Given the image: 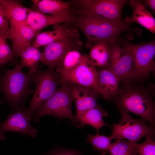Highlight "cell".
<instances>
[{
  "label": "cell",
  "instance_id": "2",
  "mask_svg": "<svg viewBox=\"0 0 155 155\" xmlns=\"http://www.w3.org/2000/svg\"><path fill=\"white\" fill-rule=\"evenodd\" d=\"M118 94L116 104L121 112L134 113L154 127L155 104L146 90L141 88H129Z\"/></svg>",
  "mask_w": 155,
  "mask_h": 155
},
{
  "label": "cell",
  "instance_id": "10",
  "mask_svg": "<svg viewBox=\"0 0 155 155\" xmlns=\"http://www.w3.org/2000/svg\"><path fill=\"white\" fill-rule=\"evenodd\" d=\"M97 75L96 67L92 63L88 56L84 54L78 65L69 73L66 83L96 89Z\"/></svg>",
  "mask_w": 155,
  "mask_h": 155
},
{
  "label": "cell",
  "instance_id": "1",
  "mask_svg": "<svg viewBox=\"0 0 155 155\" xmlns=\"http://www.w3.org/2000/svg\"><path fill=\"white\" fill-rule=\"evenodd\" d=\"M72 6L70 24L83 32L86 39L85 45L87 48L98 42H117L121 34L130 30L125 24L110 22Z\"/></svg>",
  "mask_w": 155,
  "mask_h": 155
},
{
  "label": "cell",
  "instance_id": "22",
  "mask_svg": "<svg viewBox=\"0 0 155 155\" xmlns=\"http://www.w3.org/2000/svg\"><path fill=\"white\" fill-rule=\"evenodd\" d=\"M1 1L0 10L7 18L9 24L20 23L25 21L28 15L26 7L16 1Z\"/></svg>",
  "mask_w": 155,
  "mask_h": 155
},
{
  "label": "cell",
  "instance_id": "23",
  "mask_svg": "<svg viewBox=\"0 0 155 155\" xmlns=\"http://www.w3.org/2000/svg\"><path fill=\"white\" fill-rule=\"evenodd\" d=\"M82 55L79 51H70L56 67V72L59 76L60 84L67 82L69 73L79 64Z\"/></svg>",
  "mask_w": 155,
  "mask_h": 155
},
{
  "label": "cell",
  "instance_id": "15",
  "mask_svg": "<svg viewBox=\"0 0 155 155\" xmlns=\"http://www.w3.org/2000/svg\"><path fill=\"white\" fill-rule=\"evenodd\" d=\"M28 15L26 23L37 34L44 28L51 25L71 22V13L52 16L46 15L26 7Z\"/></svg>",
  "mask_w": 155,
  "mask_h": 155
},
{
  "label": "cell",
  "instance_id": "3",
  "mask_svg": "<svg viewBox=\"0 0 155 155\" xmlns=\"http://www.w3.org/2000/svg\"><path fill=\"white\" fill-rule=\"evenodd\" d=\"M60 85L56 92L36 109L31 119L37 122L42 116L49 115L59 120L67 118L77 126L78 120L72 112L73 98L70 88L67 83H62Z\"/></svg>",
  "mask_w": 155,
  "mask_h": 155
},
{
  "label": "cell",
  "instance_id": "17",
  "mask_svg": "<svg viewBox=\"0 0 155 155\" xmlns=\"http://www.w3.org/2000/svg\"><path fill=\"white\" fill-rule=\"evenodd\" d=\"M122 51L118 59L108 68L111 69L122 81L128 84L133 79V58L129 42L121 41Z\"/></svg>",
  "mask_w": 155,
  "mask_h": 155
},
{
  "label": "cell",
  "instance_id": "26",
  "mask_svg": "<svg viewBox=\"0 0 155 155\" xmlns=\"http://www.w3.org/2000/svg\"><path fill=\"white\" fill-rule=\"evenodd\" d=\"M136 144L122 139H117L112 143L109 153L111 155H135L137 154Z\"/></svg>",
  "mask_w": 155,
  "mask_h": 155
},
{
  "label": "cell",
  "instance_id": "9",
  "mask_svg": "<svg viewBox=\"0 0 155 155\" xmlns=\"http://www.w3.org/2000/svg\"><path fill=\"white\" fill-rule=\"evenodd\" d=\"M82 46L80 36L59 40L44 46L40 61L42 65H46L48 68L54 70L68 52L72 50L80 51Z\"/></svg>",
  "mask_w": 155,
  "mask_h": 155
},
{
  "label": "cell",
  "instance_id": "30",
  "mask_svg": "<svg viewBox=\"0 0 155 155\" xmlns=\"http://www.w3.org/2000/svg\"><path fill=\"white\" fill-rule=\"evenodd\" d=\"M49 155H81L79 152L73 150H62L55 151Z\"/></svg>",
  "mask_w": 155,
  "mask_h": 155
},
{
  "label": "cell",
  "instance_id": "19",
  "mask_svg": "<svg viewBox=\"0 0 155 155\" xmlns=\"http://www.w3.org/2000/svg\"><path fill=\"white\" fill-rule=\"evenodd\" d=\"M34 10L45 14L56 16L71 13V1L60 0H33Z\"/></svg>",
  "mask_w": 155,
  "mask_h": 155
},
{
  "label": "cell",
  "instance_id": "21",
  "mask_svg": "<svg viewBox=\"0 0 155 155\" xmlns=\"http://www.w3.org/2000/svg\"><path fill=\"white\" fill-rule=\"evenodd\" d=\"M113 43L105 41L98 42L91 47L88 57L94 66L101 68L109 67L111 60V45Z\"/></svg>",
  "mask_w": 155,
  "mask_h": 155
},
{
  "label": "cell",
  "instance_id": "11",
  "mask_svg": "<svg viewBox=\"0 0 155 155\" xmlns=\"http://www.w3.org/2000/svg\"><path fill=\"white\" fill-rule=\"evenodd\" d=\"M30 119L26 110L18 108L14 112L9 115L5 121L0 124V139L4 140V133L9 131L18 132L35 137L37 131L31 125Z\"/></svg>",
  "mask_w": 155,
  "mask_h": 155
},
{
  "label": "cell",
  "instance_id": "34",
  "mask_svg": "<svg viewBox=\"0 0 155 155\" xmlns=\"http://www.w3.org/2000/svg\"></svg>",
  "mask_w": 155,
  "mask_h": 155
},
{
  "label": "cell",
  "instance_id": "4",
  "mask_svg": "<svg viewBox=\"0 0 155 155\" xmlns=\"http://www.w3.org/2000/svg\"><path fill=\"white\" fill-rule=\"evenodd\" d=\"M23 67L16 64L13 69H6L1 77V89L9 103L16 106L21 103L26 95L32 92L30 88L34 73H24Z\"/></svg>",
  "mask_w": 155,
  "mask_h": 155
},
{
  "label": "cell",
  "instance_id": "8",
  "mask_svg": "<svg viewBox=\"0 0 155 155\" xmlns=\"http://www.w3.org/2000/svg\"><path fill=\"white\" fill-rule=\"evenodd\" d=\"M133 61L134 79L148 78L151 71H154L155 41L133 44L129 42Z\"/></svg>",
  "mask_w": 155,
  "mask_h": 155
},
{
  "label": "cell",
  "instance_id": "29",
  "mask_svg": "<svg viewBox=\"0 0 155 155\" xmlns=\"http://www.w3.org/2000/svg\"><path fill=\"white\" fill-rule=\"evenodd\" d=\"M9 21L0 10V38H10Z\"/></svg>",
  "mask_w": 155,
  "mask_h": 155
},
{
  "label": "cell",
  "instance_id": "16",
  "mask_svg": "<svg viewBox=\"0 0 155 155\" xmlns=\"http://www.w3.org/2000/svg\"><path fill=\"white\" fill-rule=\"evenodd\" d=\"M71 93L73 100L75 101L76 114L95 107L96 99L100 95L95 89L67 83Z\"/></svg>",
  "mask_w": 155,
  "mask_h": 155
},
{
  "label": "cell",
  "instance_id": "5",
  "mask_svg": "<svg viewBox=\"0 0 155 155\" xmlns=\"http://www.w3.org/2000/svg\"><path fill=\"white\" fill-rule=\"evenodd\" d=\"M121 117L118 124L114 123L110 137L114 139H126L130 142L136 144L142 137L149 136L154 140V127L147 125L142 119H137L132 118L128 113L121 112Z\"/></svg>",
  "mask_w": 155,
  "mask_h": 155
},
{
  "label": "cell",
  "instance_id": "32",
  "mask_svg": "<svg viewBox=\"0 0 155 155\" xmlns=\"http://www.w3.org/2000/svg\"><path fill=\"white\" fill-rule=\"evenodd\" d=\"M1 0H0V6H1Z\"/></svg>",
  "mask_w": 155,
  "mask_h": 155
},
{
  "label": "cell",
  "instance_id": "6",
  "mask_svg": "<svg viewBox=\"0 0 155 155\" xmlns=\"http://www.w3.org/2000/svg\"><path fill=\"white\" fill-rule=\"evenodd\" d=\"M33 82L35 85V90L26 110L30 119L36 109L56 92L60 85L58 74L48 68L45 71L38 69L34 73Z\"/></svg>",
  "mask_w": 155,
  "mask_h": 155
},
{
  "label": "cell",
  "instance_id": "12",
  "mask_svg": "<svg viewBox=\"0 0 155 155\" xmlns=\"http://www.w3.org/2000/svg\"><path fill=\"white\" fill-rule=\"evenodd\" d=\"M9 28L13 54L19 56L22 52L32 45L31 42L37 34L25 21L20 23L9 24Z\"/></svg>",
  "mask_w": 155,
  "mask_h": 155
},
{
  "label": "cell",
  "instance_id": "28",
  "mask_svg": "<svg viewBox=\"0 0 155 155\" xmlns=\"http://www.w3.org/2000/svg\"><path fill=\"white\" fill-rule=\"evenodd\" d=\"M13 55L11 49L4 38H0V65L11 60Z\"/></svg>",
  "mask_w": 155,
  "mask_h": 155
},
{
  "label": "cell",
  "instance_id": "18",
  "mask_svg": "<svg viewBox=\"0 0 155 155\" xmlns=\"http://www.w3.org/2000/svg\"><path fill=\"white\" fill-rule=\"evenodd\" d=\"M129 4L133 9L131 17H126L123 21L129 26L133 22H137L152 33H155V20L151 13L145 7L140 0H130Z\"/></svg>",
  "mask_w": 155,
  "mask_h": 155
},
{
  "label": "cell",
  "instance_id": "27",
  "mask_svg": "<svg viewBox=\"0 0 155 155\" xmlns=\"http://www.w3.org/2000/svg\"><path fill=\"white\" fill-rule=\"evenodd\" d=\"M135 146L139 155H155V142L149 136L144 142L136 144Z\"/></svg>",
  "mask_w": 155,
  "mask_h": 155
},
{
  "label": "cell",
  "instance_id": "14",
  "mask_svg": "<svg viewBox=\"0 0 155 155\" xmlns=\"http://www.w3.org/2000/svg\"><path fill=\"white\" fill-rule=\"evenodd\" d=\"M98 75L96 90L106 100H110L117 97L119 90V78L110 69L102 68L97 69Z\"/></svg>",
  "mask_w": 155,
  "mask_h": 155
},
{
  "label": "cell",
  "instance_id": "13",
  "mask_svg": "<svg viewBox=\"0 0 155 155\" xmlns=\"http://www.w3.org/2000/svg\"><path fill=\"white\" fill-rule=\"evenodd\" d=\"M53 29V30L38 34L31 45L39 48L41 46H44L61 39L80 36L78 29L69 23L57 24L54 25Z\"/></svg>",
  "mask_w": 155,
  "mask_h": 155
},
{
  "label": "cell",
  "instance_id": "25",
  "mask_svg": "<svg viewBox=\"0 0 155 155\" xmlns=\"http://www.w3.org/2000/svg\"><path fill=\"white\" fill-rule=\"evenodd\" d=\"M110 136L96 133L95 135L88 134L87 142L91 144L94 149L99 151L102 155L109 153L112 143Z\"/></svg>",
  "mask_w": 155,
  "mask_h": 155
},
{
  "label": "cell",
  "instance_id": "20",
  "mask_svg": "<svg viewBox=\"0 0 155 155\" xmlns=\"http://www.w3.org/2000/svg\"><path fill=\"white\" fill-rule=\"evenodd\" d=\"M75 116L78 123L77 127L89 125L96 129V133H98L100 129L103 126L110 127L102 119L104 116L107 117L106 112L98 104L94 108L77 114Z\"/></svg>",
  "mask_w": 155,
  "mask_h": 155
},
{
  "label": "cell",
  "instance_id": "31",
  "mask_svg": "<svg viewBox=\"0 0 155 155\" xmlns=\"http://www.w3.org/2000/svg\"><path fill=\"white\" fill-rule=\"evenodd\" d=\"M144 4L145 6L149 7L152 11L154 14L155 13V0H145L144 1Z\"/></svg>",
  "mask_w": 155,
  "mask_h": 155
},
{
  "label": "cell",
  "instance_id": "24",
  "mask_svg": "<svg viewBox=\"0 0 155 155\" xmlns=\"http://www.w3.org/2000/svg\"><path fill=\"white\" fill-rule=\"evenodd\" d=\"M42 52L39 48L32 45L24 50L20 54V64L23 67H28L29 71L28 72L34 73L38 69V63L41 61Z\"/></svg>",
  "mask_w": 155,
  "mask_h": 155
},
{
  "label": "cell",
  "instance_id": "33",
  "mask_svg": "<svg viewBox=\"0 0 155 155\" xmlns=\"http://www.w3.org/2000/svg\"><path fill=\"white\" fill-rule=\"evenodd\" d=\"M1 91V89L0 88V92Z\"/></svg>",
  "mask_w": 155,
  "mask_h": 155
},
{
  "label": "cell",
  "instance_id": "7",
  "mask_svg": "<svg viewBox=\"0 0 155 155\" xmlns=\"http://www.w3.org/2000/svg\"><path fill=\"white\" fill-rule=\"evenodd\" d=\"M126 0H74L73 5L94 15L115 23L125 24L121 16Z\"/></svg>",
  "mask_w": 155,
  "mask_h": 155
}]
</instances>
